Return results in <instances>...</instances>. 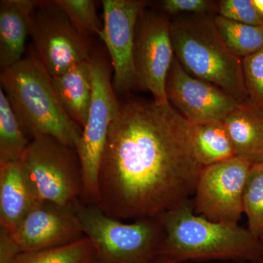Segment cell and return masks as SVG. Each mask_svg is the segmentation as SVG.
Here are the masks:
<instances>
[{
  "mask_svg": "<svg viewBox=\"0 0 263 263\" xmlns=\"http://www.w3.org/2000/svg\"><path fill=\"white\" fill-rule=\"evenodd\" d=\"M202 167L193 124L171 103L127 99L109 129L97 205L122 221L158 217L190 201Z\"/></svg>",
  "mask_w": 263,
  "mask_h": 263,
  "instance_id": "obj_1",
  "label": "cell"
},
{
  "mask_svg": "<svg viewBox=\"0 0 263 263\" xmlns=\"http://www.w3.org/2000/svg\"><path fill=\"white\" fill-rule=\"evenodd\" d=\"M158 218L164 230L161 255L176 263L208 260L259 263L263 259L262 240L248 228L198 215L191 200Z\"/></svg>",
  "mask_w": 263,
  "mask_h": 263,
  "instance_id": "obj_2",
  "label": "cell"
},
{
  "mask_svg": "<svg viewBox=\"0 0 263 263\" xmlns=\"http://www.w3.org/2000/svg\"><path fill=\"white\" fill-rule=\"evenodd\" d=\"M0 82L26 135L52 137L77 149L83 128L62 108L51 77L33 48L22 60L2 70Z\"/></svg>",
  "mask_w": 263,
  "mask_h": 263,
  "instance_id": "obj_3",
  "label": "cell"
},
{
  "mask_svg": "<svg viewBox=\"0 0 263 263\" xmlns=\"http://www.w3.org/2000/svg\"><path fill=\"white\" fill-rule=\"evenodd\" d=\"M171 34L175 57L185 70L240 102L249 100L243 59L226 46L214 17L208 14L177 17L171 21Z\"/></svg>",
  "mask_w": 263,
  "mask_h": 263,
  "instance_id": "obj_4",
  "label": "cell"
},
{
  "mask_svg": "<svg viewBox=\"0 0 263 263\" xmlns=\"http://www.w3.org/2000/svg\"><path fill=\"white\" fill-rule=\"evenodd\" d=\"M76 214L94 249V263H154L161 255L164 230L158 217L124 223L95 204H79Z\"/></svg>",
  "mask_w": 263,
  "mask_h": 263,
  "instance_id": "obj_5",
  "label": "cell"
},
{
  "mask_svg": "<svg viewBox=\"0 0 263 263\" xmlns=\"http://www.w3.org/2000/svg\"><path fill=\"white\" fill-rule=\"evenodd\" d=\"M92 96L87 121L78 146L83 171L81 203L97 205L99 173L109 129L119 110L113 85L112 65L108 53L103 48L93 50L91 60Z\"/></svg>",
  "mask_w": 263,
  "mask_h": 263,
  "instance_id": "obj_6",
  "label": "cell"
},
{
  "mask_svg": "<svg viewBox=\"0 0 263 263\" xmlns=\"http://www.w3.org/2000/svg\"><path fill=\"white\" fill-rule=\"evenodd\" d=\"M41 201L77 208L84 182L80 158L75 148L50 136L29 142L20 160Z\"/></svg>",
  "mask_w": 263,
  "mask_h": 263,
  "instance_id": "obj_7",
  "label": "cell"
},
{
  "mask_svg": "<svg viewBox=\"0 0 263 263\" xmlns=\"http://www.w3.org/2000/svg\"><path fill=\"white\" fill-rule=\"evenodd\" d=\"M30 36L33 49L51 77L91 60L93 49L89 37L76 28L56 0L37 1Z\"/></svg>",
  "mask_w": 263,
  "mask_h": 263,
  "instance_id": "obj_8",
  "label": "cell"
},
{
  "mask_svg": "<svg viewBox=\"0 0 263 263\" xmlns=\"http://www.w3.org/2000/svg\"><path fill=\"white\" fill-rule=\"evenodd\" d=\"M252 164L234 157L202 167L194 194V211L217 222L238 224Z\"/></svg>",
  "mask_w": 263,
  "mask_h": 263,
  "instance_id": "obj_9",
  "label": "cell"
},
{
  "mask_svg": "<svg viewBox=\"0 0 263 263\" xmlns=\"http://www.w3.org/2000/svg\"><path fill=\"white\" fill-rule=\"evenodd\" d=\"M174 58L171 21L165 15L145 9L136 24L135 68L140 87L150 91L156 103H169L166 80Z\"/></svg>",
  "mask_w": 263,
  "mask_h": 263,
  "instance_id": "obj_10",
  "label": "cell"
},
{
  "mask_svg": "<svg viewBox=\"0 0 263 263\" xmlns=\"http://www.w3.org/2000/svg\"><path fill=\"white\" fill-rule=\"evenodd\" d=\"M103 8V27L98 36L111 62L114 90L118 94H126L139 86L134 64L135 34L146 3L104 0Z\"/></svg>",
  "mask_w": 263,
  "mask_h": 263,
  "instance_id": "obj_11",
  "label": "cell"
},
{
  "mask_svg": "<svg viewBox=\"0 0 263 263\" xmlns=\"http://www.w3.org/2000/svg\"><path fill=\"white\" fill-rule=\"evenodd\" d=\"M165 90L169 103L193 125L223 122L242 103L215 85L190 75L176 57Z\"/></svg>",
  "mask_w": 263,
  "mask_h": 263,
  "instance_id": "obj_12",
  "label": "cell"
},
{
  "mask_svg": "<svg viewBox=\"0 0 263 263\" xmlns=\"http://www.w3.org/2000/svg\"><path fill=\"white\" fill-rule=\"evenodd\" d=\"M12 236L22 253L71 245L85 238L76 208L38 201Z\"/></svg>",
  "mask_w": 263,
  "mask_h": 263,
  "instance_id": "obj_13",
  "label": "cell"
},
{
  "mask_svg": "<svg viewBox=\"0 0 263 263\" xmlns=\"http://www.w3.org/2000/svg\"><path fill=\"white\" fill-rule=\"evenodd\" d=\"M38 201L20 161L0 163V227L13 233Z\"/></svg>",
  "mask_w": 263,
  "mask_h": 263,
  "instance_id": "obj_14",
  "label": "cell"
},
{
  "mask_svg": "<svg viewBox=\"0 0 263 263\" xmlns=\"http://www.w3.org/2000/svg\"><path fill=\"white\" fill-rule=\"evenodd\" d=\"M37 1L0 2V67L2 70L23 59L26 41L30 35L31 22Z\"/></svg>",
  "mask_w": 263,
  "mask_h": 263,
  "instance_id": "obj_15",
  "label": "cell"
},
{
  "mask_svg": "<svg viewBox=\"0 0 263 263\" xmlns=\"http://www.w3.org/2000/svg\"><path fill=\"white\" fill-rule=\"evenodd\" d=\"M235 157L253 164L263 162V111L250 100L223 120Z\"/></svg>",
  "mask_w": 263,
  "mask_h": 263,
  "instance_id": "obj_16",
  "label": "cell"
},
{
  "mask_svg": "<svg viewBox=\"0 0 263 263\" xmlns=\"http://www.w3.org/2000/svg\"><path fill=\"white\" fill-rule=\"evenodd\" d=\"M51 81L62 108L76 124L84 128L92 96L91 61L74 65L62 75L51 77Z\"/></svg>",
  "mask_w": 263,
  "mask_h": 263,
  "instance_id": "obj_17",
  "label": "cell"
},
{
  "mask_svg": "<svg viewBox=\"0 0 263 263\" xmlns=\"http://www.w3.org/2000/svg\"><path fill=\"white\" fill-rule=\"evenodd\" d=\"M193 138L195 152L202 167L235 157L223 122L193 125Z\"/></svg>",
  "mask_w": 263,
  "mask_h": 263,
  "instance_id": "obj_18",
  "label": "cell"
},
{
  "mask_svg": "<svg viewBox=\"0 0 263 263\" xmlns=\"http://www.w3.org/2000/svg\"><path fill=\"white\" fill-rule=\"evenodd\" d=\"M29 142L9 100L0 88V163L20 161Z\"/></svg>",
  "mask_w": 263,
  "mask_h": 263,
  "instance_id": "obj_19",
  "label": "cell"
},
{
  "mask_svg": "<svg viewBox=\"0 0 263 263\" xmlns=\"http://www.w3.org/2000/svg\"><path fill=\"white\" fill-rule=\"evenodd\" d=\"M214 22L226 46L240 58L250 56L263 47V26L239 23L220 15L214 17Z\"/></svg>",
  "mask_w": 263,
  "mask_h": 263,
  "instance_id": "obj_20",
  "label": "cell"
},
{
  "mask_svg": "<svg viewBox=\"0 0 263 263\" xmlns=\"http://www.w3.org/2000/svg\"><path fill=\"white\" fill-rule=\"evenodd\" d=\"M15 263H94V249L85 237L71 245L22 254Z\"/></svg>",
  "mask_w": 263,
  "mask_h": 263,
  "instance_id": "obj_21",
  "label": "cell"
},
{
  "mask_svg": "<svg viewBox=\"0 0 263 263\" xmlns=\"http://www.w3.org/2000/svg\"><path fill=\"white\" fill-rule=\"evenodd\" d=\"M243 213L248 219V229L257 238H263V162L252 164L243 193Z\"/></svg>",
  "mask_w": 263,
  "mask_h": 263,
  "instance_id": "obj_22",
  "label": "cell"
},
{
  "mask_svg": "<svg viewBox=\"0 0 263 263\" xmlns=\"http://www.w3.org/2000/svg\"><path fill=\"white\" fill-rule=\"evenodd\" d=\"M65 10L76 29L85 36L98 34L103 24L99 18L95 2L92 0H56Z\"/></svg>",
  "mask_w": 263,
  "mask_h": 263,
  "instance_id": "obj_23",
  "label": "cell"
},
{
  "mask_svg": "<svg viewBox=\"0 0 263 263\" xmlns=\"http://www.w3.org/2000/svg\"><path fill=\"white\" fill-rule=\"evenodd\" d=\"M243 67L249 100L263 111V47L243 59Z\"/></svg>",
  "mask_w": 263,
  "mask_h": 263,
  "instance_id": "obj_24",
  "label": "cell"
},
{
  "mask_svg": "<svg viewBox=\"0 0 263 263\" xmlns=\"http://www.w3.org/2000/svg\"><path fill=\"white\" fill-rule=\"evenodd\" d=\"M216 9L223 18L249 25L263 26V16L252 0H221L216 5Z\"/></svg>",
  "mask_w": 263,
  "mask_h": 263,
  "instance_id": "obj_25",
  "label": "cell"
},
{
  "mask_svg": "<svg viewBox=\"0 0 263 263\" xmlns=\"http://www.w3.org/2000/svg\"><path fill=\"white\" fill-rule=\"evenodd\" d=\"M162 10L170 14L191 13L207 14L214 6V2L207 0H164L161 3Z\"/></svg>",
  "mask_w": 263,
  "mask_h": 263,
  "instance_id": "obj_26",
  "label": "cell"
},
{
  "mask_svg": "<svg viewBox=\"0 0 263 263\" xmlns=\"http://www.w3.org/2000/svg\"><path fill=\"white\" fill-rule=\"evenodd\" d=\"M22 254L12 233L0 227V263H15Z\"/></svg>",
  "mask_w": 263,
  "mask_h": 263,
  "instance_id": "obj_27",
  "label": "cell"
},
{
  "mask_svg": "<svg viewBox=\"0 0 263 263\" xmlns=\"http://www.w3.org/2000/svg\"><path fill=\"white\" fill-rule=\"evenodd\" d=\"M252 3L259 14L263 16V0H252Z\"/></svg>",
  "mask_w": 263,
  "mask_h": 263,
  "instance_id": "obj_28",
  "label": "cell"
},
{
  "mask_svg": "<svg viewBox=\"0 0 263 263\" xmlns=\"http://www.w3.org/2000/svg\"><path fill=\"white\" fill-rule=\"evenodd\" d=\"M154 263H176V262L167 256L160 255Z\"/></svg>",
  "mask_w": 263,
  "mask_h": 263,
  "instance_id": "obj_29",
  "label": "cell"
},
{
  "mask_svg": "<svg viewBox=\"0 0 263 263\" xmlns=\"http://www.w3.org/2000/svg\"><path fill=\"white\" fill-rule=\"evenodd\" d=\"M259 263H263V259H262V260L260 261V262H259Z\"/></svg>",
  "mask_w": 263,
  "mask_h": 263,
  "instance_id": "obj_30",
  "label": "cell"
},
{
  "mask_svg": "<svg viewBox=\"0 0 263 263\" xmlns=\"http://www.w3.org/2000/svg\"><path fill=\"white\" fill-rule=\"evenodd\" d=\"M262 241H263V238H262Z\"/></svg>",
  "mask_w": 263,
  "mask_h": 263,
  "instance_id": "obj_31",
  "label": "cell"
},
{
  "mask_svg": "<svg viewBox=\"0 0 263 263\" xmlns=\"http://www.w3.org/2000/svg\"></svg>",
  "mask_w": 263,
  "mask_h": 263,
  "instance_id": "obj_32",
  "label": "cell"
}]
</instances>
